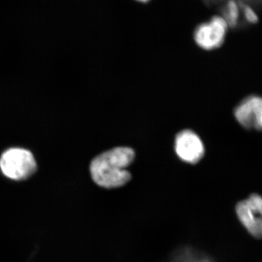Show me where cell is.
Wrapping results in <instances>:
<instances>
[{
	"label": "cell",
	"mask_w": 262,
	"mask_h": 262,
	"mask_svg": "<svg viewBox=\"0 0 262 262\" xmlns=\"http://www.w3.org/2000/svg\"><path fill=\"white\" fill-rule=\"evenodd\" d=\"M241 11L243 19L248 24H256L258 21V15L252 7L241 3Z\"/></svg>",
	"instance_id": "cell-9"
},
{
	"label": "cell",
	"mask_w": 262,
	"mask_h": 262,
	"mask_svg": "<svg viewBox=\"0 0 262 262\" xmlns=\"http://www.w3.org/2000/svg\"><path fill=\"white\" fill-rule=\"evenodd\" d=\"M228 25L221 15H214L208 21L199 24L194 32L196 44L206 51L220 48L225 42Z\"/></svg>",
	"instance_id": "cell-3"
},
{
	"label": "cell",
	"mask_w": 262,
	"mask_h": 262,
	"mask_svg": "<svg viewBox=\"0 0 262 262\" xmlns=\"http://www.w3.org/2000/svg\"><path fill=\"white\" fill-rule=\"evenodd\" d=\"M37 163L34 155L24 148L7 149L0 157V172L8 180L22 182L35 175Z\"/></svg>",
	"instance_id": "cell-2"
},
{
	"label": "cell",
	"mask_w": 262,
	"mask_h": 262,
	"mask_svg": "<svg viewBox=\"0 0 262 262\" xmlns=\"http://www.w3.org/2000/svg\"><path fill=\"white\" fill-rule=\"evenodd\" d=\"M221 16L225 19L229 27L235 28L241 23V18H243L241 4L235 0H229L224 7Z\"/></svg>",
	"instance_id": "cell-7"
},
{
	"label": "cell",
	"mask_w": 262,
	"mask_h": 262,
	"mask_svg": "<svg viewBox=\"0 0 262 262\" xmlns=\"http://www.w3.org/2000/svg\"><path fill=\"white\" fill-rule=\"evenodd\" d=\"M172 262H212L209 258L200 257L189 250H184Z\"/></svg>",
	"instance_id": "cell-8"
},
{
	"label": "cell",
	"mask_w": 262,
	"mask_h": 262,
	"mask_svg": "<svg viewBox=\"0 0 262 262\" xmlns=\"http://www.w3.org/2000/svg\"><path fill=\"white\" fill-rule=\"evenodd\" d=\"M234 116L244 128L262 131V96L250 95L245 98L234 108Z\"/></svg>",
	"instance_id": "cell-5"
},
{
	"label": "cell",
	"mask_w": 262,
	"mask_h": 262,
	"mask_svg": "<svg viewBox=\"0 0 262 262\" xmlns=\"http://www.w3.org/2000/svg\"><path fill=\"white\" fill-rule=\"evenodd\" d=\"M236 215L252 237L262 239V196L253 193L237 203Z\"/></svg>",
	"instance_id": "cell-4"
},
{
	"label": "cell",
	"mask_w": 262,
	"mask_h": 262,
	"mask_svg": "<svg viewBox=\"0 0 262 262\" xmlns=\"http://www.w3.org/2000/svg\"><path fill=\"white\" fill-rule=\"evenodd\" d=\"M135 158V151L126 146H119L96 156L90 165V173L96 185L113 189L125 185L131 174L127 170Z\"/></svg>",
	"instance_id": "cell-1"
},
{
	"label": "cell",
	"mask_w": 262,
	"mask_h": 262,
	"mask_svg": "<svg viewBox=\"0 0 262 262\" xmlns=\"http://www.w3.org/2000/svg\"><path fill=\"white\" fill-rule=\"evenodd\" d=\"M175 151L184 163L195 164L204 156L205 146L196 133L184 130L176 136Z\"/></svg>",
	"instance_id": "cell-6"
},
{
	"label": "cell",
	"mask_w": 262,
	"mask_h": 262,
	"mask_svg": "<svg viewBox=\"0 0 262 262\" xmlns=\"http://www.w3.org/2000/svg\"><path fill=\"white\" fill-rule=\"evenodd\" d=\"M136 2H139V3H146L148 2H149L150 0H136Z\"/></svg>",
	"instance_id": "cell-10"
}]
</instances>
